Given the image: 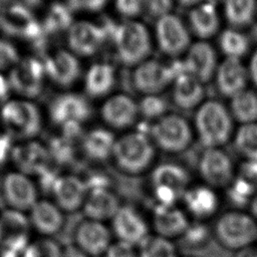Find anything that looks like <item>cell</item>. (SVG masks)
Returning <instances> with one entry per match:
<instances>
[{"mask_svg":"<svg viewBox=\"0 0 257 257\" xmlns=\"http://www.w3.org/2000/svg\"><path fill=\"white\" fill-rule=\"evenodd\" d=\"M213 233L220 245L238 252L257 243V220L249 212L233 209L218 217Z\"/></svg>","mask_w":257,"mask_h":257,"instance_id":"obj_1","label":"cell"},{"mask_svg":"<svg viewBox=\"0 0 257 257\" xmlns=\"http://www.w3.org/2000/svg\"><path fill=\"white\" fill-rule=\"evenodd\" d=\"M231 112L223 103L208 100L200 105L195 116L196 131L201 143L208 148H219L226 144L233 131Z\"/></svg>","mask_w":257,"mask_h":257,"instance_id":"obj_2","label":"cell"},{"mask_svg":"<svg viewBox=\"0 0 257 257\" xmlns=\"http://www.w3.org/2000/svg\"><path fill=\"white\" fill-rule=\"evenodd\" d=\"M111 157L121 172L137 176L151 167L155 149L152 141L144 134L134 132L115 140Z\"/></svg>","mask_w":257,"mask_h":257,"instance_id":"obj_3","label":"cell"},{"mask_svg":"<svg viewBox=\"0 0 257 257\" xmlns=\"http://www.w3.org/2000/svg\"><path fill=\"white\" fill-rule=\"evenodd\" d=\"M190 186L189 173L175 163L161 164L151 175L152 194L159 205H178Z\"/></svg>","mask_w":257,"mask_h":257,"instance_id":"obj_4","label":"cell"},{"mask_svg":"<svg viewBox=\"0 0 257 257\" xmlns=\"http://www.w3.org/2000/svg\"><path fill=\"white\" fill-rule=\"evenodd\" d=\"M114 44L119 60L125 65H139L151 53V37L146 26L127 20L115 28Z\"/></svg>","mask_w":257,"mask_h":257,"instance_id":"obj_5","label":"cell"},{"mask_svg":"<svg viewBox=\"0 0 257 257\" xmlns=\"http://www.w3.org/2000/svg\"><path fill=\"white\" fill-rule=\"evenodd\" d=\"M39 198V187L33 177L17 170L0 176V199L6 209L27 214Z\"/></svg>","mask_w":257,"mask_h":257,"instance_id":"obj_6","label":"cell"},{"mask_svg":"<svg viewBox=\"0 0 257 257\" xmlns=\"http://www.w3.org/2000/svg\"><path fill=\"white\" fill-rule=\"evenodd\" d=\"M32 234L27 214L6 208L0 211V257H22Z\"/></svg>","mask_w":257,"mask_h":257,"instance_id":"obj_7","label":"cell"},{"mask_svg":"<svg viewBox=\"0 0 257 257\" xmlns=\"http://www.w3.org/2000/svg\"><path fill=\"white\" fill-rule=\"evenodd\" d=\"M1 118L6 134L12 139L27 140L41 130V115L36 105L25 100H11L1 109Z\"/></svg>","mask_w":257,"mask_h":257,"instance_id":"obj_8","label":"cell"},{"mask_svg":"<svg viewBox=\"0 0 257 257\" xmlns=\"http://www.w3.org/2000/svg\"><path fill=\"white\" fill-rule=\"evenodd\" d=\"M154 143L161 150L177 154L185 151L192 142V131L186 119L178 114H165L151 127Z\"/></svg>","mask_w":257,"mask_h":257,"instance_id":"obj_9","label":"cell"},{"mask_svg":"<svg viewBox=\"0 0 257 257\" xmlns=\"http://www.w3.org/2000/svg\"><path fill=\"white\" fill-rule=\"evenodd\" d=\"M199 173L204 184L215 190L227 188L236 177L232 160L219 148H208L203 152Z\"/></svg>","mask_w":257,"mask_h":257,"instance_id":"obj_10","label":"cell"},{"mask_svg":"<svg viewBox=\"0 0 257 257\" xmlns=\"http://www.w3.org/2000/svg\"><path fill=\"white\" fill-rule=\"evenodd\" d=\"M110 221L111 233L117 241L137 247L150 236V223L131 205H120Z\"/></svg>","mask_w":257,"mask_h":257,"instance_id":"obj_11","label":"cell"},{"mask_svg":"<svg viewBox=\"0 0 257 257\" xmlns=\"http://www.w3.org/2000/svg\"><path fill=\"white\" fill-rule=\"evenodd\" d=\"M51 120L66 128H78L90 115V106L86 99L76 93H63L52 99L49 106Z\"/></svg>","mask_w":257,"mask_h":257,"instance_id":"obj_12","label":"cell"},{"mask_svg":"<svg viewBox=\"0 0 257 257\" xmlns=\"http://www.w3.org/2000/svg\"><path fill=\"white\" fill-rule=\"evenodd\" d=\"M43 63L35 57L19 60L9 74L10 87L22 96L36 97L40 94L45 76Z\"/></svg>","mask_w":257,"mask_h":257,"instance_id":"obj_13","label":"cell"},{"mask_svg":"<svg viewBox=\"0 0 257 257\" xmlns=\"http://www.w3.org/2000/svg\"><path fill=\"white\" fill-rule=\"evenodd\" d=\"M50 199L64 212L74 213L82 209L87 195L85 181L74 175H58L50 189Z\"/></svg>","mask_w":257,"mask_h":257,"instance_id":"obj_14","label":"cell"},{"mask_svg":"<svg viewBox=\"0 0 257 257\" xmlns=\"http://www.w3.org/2000/svg\"><path fill=\"white\" fill-rule=\"evenodd\" d=\"M156 37L161 50L170 56H177L190 47L187 27L178 16L172 13L157 19Z\"/></svg>","mask_w":257,"mask_h":257,"instance_id":"obj_15","label":"cell"},{"mask_svg":"<svg viewBox=\"0 0 257 257\" xmlns=\"http://www.w3.org/2000/svg\"><path fill=\"white\" fill-rule=\"evenodd\" d=\"M74 245L89 257L103 255L112 243L111 230L103 223L84 219L74 230Z\"/></svg>","mask_w":257,"mask_h":257,"instance_id":"obj_16","label":"cell"},{"mask_svg":"<svg viewBox=\"0 0 257 257\" xmlns=\"http://www.w3.org/2000/svg\"><path fill=\"white\" fill-rule=\"evenodd\" d=\"M64 214L50 198H39L28 211L27 217L36 236L53 238L64 227Z\"/></svg>","mask_w":257,"mask_h":257,"instance_id":"obj_17","label":"cell"},{"mask_svg":"<svg viewBox=\"0 0 257 257\" xmlns=\"http://www.w3.org/2000/svg\"><path fill=\"white\" fill-rule=\"evenodd\" d=\"M181 203L189 218L204 222L217 214L220 208V197L215 189L205 184L191 185Z\"/></svg>","mask_w":257,"mask_h":257,"instance_id":"obj_18","label":"cell"},{"mask_svg":"<svg viewBox=\"0 0 257 257\" xmlns=\"http://www.w3.org/2000/svg\"><path fill=\"white\" fill-rule=\"evenodd\" d=\"M150 225L155 231V235L173 240L181 238L190 225V219L183 208L178 205L156 204Z\"/></svg>","mask_w":257,"mask_h":257,"instance_id":"obj_19","label":"cell"},{"mask_svg":"<svg viewBox=\"0 0 257 257\" xmlns=\"http://www.w3.org/2000/svg\"><path fill=\"white\" fill-rule=\"evenodd\" d=\"M175 78L173 69L158 60H145L134 72L136 88L147 95L157 94Z\"/></svg>","mask_w":257,"mask_h":257,"instance_id":"obj_20","label":"cell"},{"mask_svg":"<svg viewBox=\"0 0 257 257\" xmlns=\"http://www.w3.org/2000/svg\"><path fill=\"white\" fill-rule=\"evenodd\" d=\"M105 40L104 30L89 21H77L70 25L68 46L77 55L90 56L97 52Z\"/></svg>","mask_w":257,"mask_h":257,"instance_id":"obj_21","label":"cell"},{"mask_svg":"<svg viewBox=\"0 0 257 257\" xmlns=\"http://www.w3.org/2000/svg\"><path fill=\"white\" fill-rule=\"evenodd\" d=\"M50 159L48 150L35 142L18 145L11 153V161L17 171L30 177H39L46 172L49 169Z\"/></svg>","mask_w":257,"mask_h":257,"instance_id":"obj_22","label":"cell"},{"mask_svg":"<svg viewBox=\"0 0 257 257\" xmlns=\"http://www.w3.org/2000/svg\"><path fill=\"white\" fill-rule=\"evenodd\" d=\"M183 65L187 73L202 83L207 82L216 73L218 67L216 52L208 42H196L188 48Z\"/></svg>","mask_w":257,"mask_h":257,"instance_id":"obj_23","label":"cell"},{"mask_svg":"<svg viewBox=\"0 0 257 257\" xmlns=\"http://www.w3.org/2000/svg\"><path fill=\"white\" fill-rule=\"evenodd\" d=\"M215 74L219 91L230 98L246 89L249 80L248 69L238 58L226 57L217 67Z\"/></svg>","mask_w":257,"mask_h":257,"instance_id":"obj_24","label":"cell"},{"mask_svg":"<svg viewBox=\"0 0 257 257\" xmlns=\"http://www.w3.org/2000/svg\"><path fill=\"white\" fill-rule=\"evenodd\" d=\"M119 207L118 198L109 187H99L87 190L81 210L86 219L104 223L112 219Z\"/></svg>","mask_w":257,"mask_h":257,"instance_id":"obj_25","label":"cell"},{"mask_svg":"<svg viewBox=\"0 0 257 257\" xmlns=\"http://www.w3.org/2000/svg\"><path fill=\"white\" fill-rule=\"evenodd\" d=\"M46 75L60 86L71 85L79 76L80 65L75 55L66 50H58L48 56L43 63Z\"/></svg>","mask_w":257,"mask_h":257,"instance_id":"obj_26","label":"cell"},{"mask_svg":"<svg viewBox=\"0 0 257 257\" xmlns=\"http://www.w3.org/2000/svg\"><path fill=\"white\" fill-rule=\"evenodd\" d=\"M139 105L125 94H116L109 97L101 107L103 120L114 128L131 126L137 119Z\"/></svg>","mask_w":257,"mask_h":257,"instance_id":"obj_27","label":"cell"},{"mask_svg":"<svg viewBox=\"0 0 257 257\" xmlns=\"http://www.w3.org/2000/svg\"><path fill=\"white\" fill-rule=\"evenodd\" d=\"M203 97V83L191 74L184 71L174 78L173 100L178 107L192 109L201 103Z\"/></svg>","mask_w":257,"mask_h":257,"instance_id":"obj_28","label":"cell"},{"mask_svg":"<svg viewBox=\"0 0 257 257\" xmlns=\"http://www.w3.org/2000/svg\"><path fill=\"white\" fill-rule=\"evenodd\" d=\"M189 23L193 32L202 39L215 35L219 29V16L215 5L203 2L194 6L189 13Z\"/></svg>","mask_w":257,"mask_h":257,"instance_id":"obj_29","label":"cell"},{"mask_svg":"<svg viewBox=\"0 0 257 257\" xmlns=\"http://www.w3.org/2000/svg\"><path fill=\"white\" fill-rule=\"evenodd\" d=\"M115 83V72L109 63H94L86 72L84 87L91 97L106 95Z\"/></svg>","mask_w":257,"mask_h":257,"instance_id":"obj_30","label":"cell"},{"mask_svg":"<svg viewBox=\"0 0 257 257\" xmlns=\"http://www.w3.org/2000/svg\"><path fill=\"white\" fill-rule=\"evenodd\" d=\"M115 140L107 130H91L83 138V152L93 161H104L112 156Z\"/></svg>","mask_w":257,"mask_h":257,"instance_id":"obj_31","label":"cell"},{"mask_svg":"<svg viewBox=\"0 0 257 257\" xmlns=\"http://www.w3.org/2000/svg\"><path fill=\"white\" fill-rule=\"evenodd\" d=\"M224 11L232 28H243L257 16V0H225Z\"/></svg>","mask_w":257,"mask_h":257,"instance_id":"obj_32","label":"cell"},{"mask_svg":"<svg viewBox=\"0 0 257 257\" xmlns=\"http://www.w3.org/2000/svg\"><path fill=\"white\" fill-rule=\"evenodd\" d=\"M231 114L242 124L257 122V93L246 88L231 97Z\"/></svg>","mask_w":257,"mask_h":257,"instance_id":"obj_33","label":"cell"},{"mask_svg":"<svg viewBox=\"0 0 257 257\" xmlns=\"http://www.w3.org/2000/svg\"><path fill=\"white\" fill-rule=\"evenodd\" d=\"M220 48L227 57L241 59L249 50V39L235 28L224 30L219 38Z\"/></svg>","mask_w":257,"mask_h":257,"instance_id":"obj_34","label":"cell"},{"mask_svg":"<svg viewBox=\"0 0 257 257\" xmlns=\"http://www.w3.org/2000/svg\"><path fill=\"white\" fill-rule=\"evenodd\" d=\"M235 147L246 161L257 162V122L242 124L235 136Z\"/></svg>","mask_w":257,"mask_h":257,"instance_id":"obj_35","label":"cell"},{"mask_svg":"<svg viewBox=\"0 0 257 257\" xmlns=\"http://www.w3.org/2000/svg\"><path fill=\"white\" fill-rule=\"evenodd\" d=\"M139 247V257H179L173 241L150 235Z\"/></svg>","mask_w":257,"mask_h":257,"instance_id":"obj_36","label":"cell"},{"mask_svg":"<svg viewBox=\"0 0 257 257\" xmlns=\"http://www.w3.org/2000/svg\"><path fill=\"white\" fill-rule=\"evenodd\" d=\"M63 247L52 237L35 236L31 239L22 257H61Z\"/></svg>","mask_w":257,"mask_h":257,"instance_id":"obj_37","label":"cell"},{"mask_svg":"<svg viewBox=\"0 0 257 257\" xmlns=\"http://www.w3.org/2000/svg\"><path fill=\"white\" fill-rule=\"evenodd\" d=\"M70 20L71 17L67 7L61 4H53L46 15L42 28L46 32L55 33L68 27Z\"/></svg>","mask_w":257,"mask_h":257,"instance_id":"obj_38","label":"cell"},{"mask_svg":"<svg viewBox=\"0 0 257 257\" xmlns=\"http://www.w3.org/2000/svg\"><path fill=\"white\" fill-rule=\"evenodd\" d=\"M210 234V230L204 222L195 221L194 223L190 222V225L181 239L188 247L198 248L204 246L208 242Z\"/></svg>","mask_w":257,"mask_h":257,"instance_id":"obj_39","label":"cell"},{"mask_svg":"<svg viewBox=\"0 0 257 257\" xmlns=\"http://www.w3.org/2000/svg\"><path fill=\"white\" fill-rule=\"evenodd\" d=\"M167 102L157 94L146 95L139 105V111L148 118H160L167 111Z\"/></svg>","mask_w":257,"mask_h":257,"instance_id":"obj_40","label":"cell"},{"mask_svg":"<svg viewBox=\"0 0 257 257\" xmlns=\"http://www.w3.org/2000/svg\"><path fill=\"white\" fill-rule=\"evenodd\" d=\"M19 61L16 47L8 40L0 39V70L13 67Z\"/></svg>","mask_w":257,"mask_h":257,"instance_id":"obj_41","label":"cell"},{"mask_svg":"<svg viewBox=\"0 0 257 257\" xmlns=\"http://www.w3.org/2000/svg\"><path fill=\"white\" fill-rule=\"evenodd\" d=\"M236 177L257 194V162L246 161L241 166Z\"/></svg>","mask_w":257,"mask_h":257,"instance_id":"obj_42","label":"cell"},{"mask_svg":"<svg viewBox=\"0 0 257 257\" xmlns=\"http://www.w3.org/2000/svg\"><path fill=\"white\" fill-rule=\"evenodd\" d=\"M103 257H139V252L136 249V246L131 244L115 241L110 244L105 253L102 255Z\"/></svg>","mask_w":257,"mask_h":257,"instance_id":"obj_43","label":"cell"},{"mask_svg":"<svg viewBox=\"0 0 257 257\" xmlns=\"http://www.w3.org/2000/svg\"><path fill=\"white\" fill-rule=\"evenodd\" d=\"M116 10L125 17H136L145 8V0H115Z\"/></svg>","mask_w":257,"mask_h":257,"instance_id":"obj_44","label":"cell"},{"mask_svg":"<svg viewBox=\"0 0 257 257\" xmlns=\"http://www.w3.org/2000/svg\"><path fill=\"white\" fill-rule=\"evenodd\" d=\"M172 0H145V8L151 16L157 19L171 13Z\"/></svg>","mask_w":257,"mask_h":257,"instance_id":"obj_45","label":"cell"},{"mask_svg":"<svg viewBox=\"0 0 257 257\" xmlns=\"http://www.w3.org/2000/svg\"><path fill=\"white\" fill-rule=\"evenodd\" d=\"M12 138L7 134H0V176L3 174V170L8 163L11 161L12 153Z\"/></svg>","mask_w":257,"mask_h":257,"instance_id":"obj_46","label":"cell"},{"mask_svg":"<svg viewBox=\"0 0 257 257\" xmlns=\"http://www.w3.org/2000/svg\"><path fill=\"white\" fill-rule=\"evenodd\" d=\"M71 8L80 11L94 12L103 8L108 0H67Z\"/></svg>","mask_w":257,"mask_h":257,"instance_id":"obj_47","label":"cell"},{"mask_svg":"<svg viewBox=\"0 0 257 257\" xmlns=\"http://www.w3.org/2000/svg\"><path fill=\"white\" fill-rule=\"evenodd\" d=\"M247 69H248L249 79L257 87V47L254 49V51L251 55L249 66Z\"/></svg>","mask_w":257,"mask_h":257,"instance_id":"obj_48","label":"cell"},{"mask_svg":"<svg viewBox=\"0 0 257 257\" xmlns=\"http://www.w3.org/2000/svg\"><path fill=\"white\" fill-rule=\"evenodd\" d=\"M61 257H89L86 253H84L82 250H80L75 245H69L66 247H63L62 255Z\"/></svg>","mask_w":257,"mask_h":257,"instance_id":"obj_49","label":"cell"},{"mask_svg":"<svg viewBox=\"0 0 257 257\" xmlns=\"http://www.w3.org/2000/svg\"><path fill=\"white\" fill-rule=\"evenodd\" d=\"M10 89L11 87L9 81L0 73V102H3L8 98Z\"/></svg>","mask_w":257,"mask_h":257,"instance_id":"obj_50","label":"cell"},{"mask_svg":"<svg viewBox=\"0 0 257 257\" xmlns=\"http://www.w3.org/2000/svg\"><path fill=\"white\" fill-rule=\"evenodd\" d=\"M235 257H257V243L236 252Z\"/></svg>","mask_w":257,"mask_h":257,"instance_id":"obj_51","label":"cell"},{"mask_svg":"<svg viewBox=\"0 0 257 257\" xmlns=\"http://www.w3.org/2000/svg\"><path fill=\"white\" fill-rule=\"evenodd\" d=\"M248 206L250 208L249 213L257 220V194L252 198V200Z\"/></svg>","mask_w":257,"mask_h":257,"instance_id":"obj_52","label":"cell"},{"mask_svg":"<svg viewBox=\"0 0 257 257\" xmlns=\"http://www.w3.org/2000/svg\"><path fill=\"white\" fill-rule=\"evenodd\" d=\"M184 6H196L203 3V0H178Z\"/></svg>","mask_w":257,"mask_h":257,"instance_id":"obj_53","label":"cell"},{"mask_svg":"<svg viewBox=\"0 0 257 257\" xmlns=\"http://www.w3.org/2000/svg\"><path fill=\"white\" fill-rule=\"evenodd\" d=\"M186 257H192V256H186Z\"/></svg>","mask_w":257,"mask_h":257,"instance_id":"obj_54","label":"cell"}]
</instances>
